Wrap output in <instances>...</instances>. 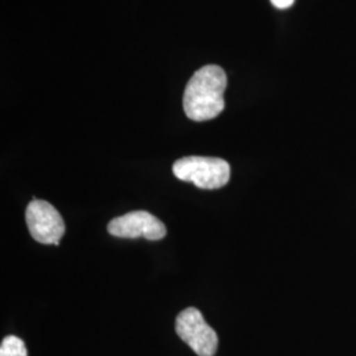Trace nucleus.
Returning a JSON list of instances; mask_svg holds the SVG:
<instances>
[{
  "mask_svg": "<svg viewBox=\"0 0 356 356\" xmlns=\"http://www.w3.org/2000/svg\"><path fill=\"white\" fill-rule=\"evenodd\" d=\"M0 356H28L26 343L15 335H8L0 344Z\"/></svg>",
  "mask_w": 356,
  "mask_h": 356,
  "instance_id": "6",
  "label": "nucleus"
},
{
  "mask_svg": "<svg viewBox=\"0 0 356 356\" xmlns=\"http://www.w3.org/2000/svg\"><path fill=\"white\" fill-rule=\"evenodd\" d=\"M227 76L218 65H206L197 70L184 92V111L195 122L214 119L225 110Z\"/></svg>",
  "mask_w": 356,
  "mask_h": 356,
  "instance_id": "1",
  "label": "nucleus"
},
{
  "mask_svg": "<svg viewBox=\"0 0 356 356\" xmlns=\"http://www.w3.org/2000/svg\"><path fill=\"white\" fill-rule=\"evenodd\" d=\"M178 337L198 356H214L218 350V335L207 325L202 313L195 307L182 310L176 319Z\"/></svg>",
  "mask_w": 356,
  "mask_h": 356,
  "instance_id": "3",
  "label": "nucleus"
},
{
  "mask_svg": "<svg viewBox=\"0 0 356 356\" xmlns=\"http://www.w3.org/2000/svg\"><path fill=\"white\" fill-rule=\"evenodd\" d=\"M173 175L200 189L214 191L229 184L231 169L229 163L219 157L188 156L173 164Z\"/></svg>",
  "mask_w": 356,
  "mask_h": 356,
  "instance_id": "2",
  "label": "nucleus"
},
{
  "mask_svg": "<svg viewBox=\"0 0 356 356\" xmlns=\"http://www.w3.org/2000/svg\"><path fill=\"white\" fill-rule=\"evenodd\" d=\"M108 232L116 238L136 239L145 238L148 241H161L166 235L165 225L148 211H131L126 216L114 218L108 226Z\"/></svg>",
  "mask_w": 356,
  "mask_h": 356,
  "instance_id": "5",
  "label": "nucleus"
},
{
  "mask_svg": "<svg viewBox=\"0 0 356 356\" xmlns=\"http://www.w3.org/2000/svg\"><path fill=\"white\" fill-rule=\"evenodd\" d=\"M26 220L29 234L36 242L60 244L65 234V222L53 204L33 198L26 206Z\"/></svg>",
  "mask_w": 356,
  "mask_h": 356,
  "instance_id": "4",
  "label": "nucleus"
},
{
  "mask_svg": "<svg viewBox=\"0 0 356 356\" xmlns=\"http://www.w3.org/2000/svg\"><path fill=\"white\" fill-rule=\"evenodd\" d=\"M270 3L279 8V10H286L289 7H292L294 0H270Z\"/></svg>",
  "mask_w": 356,
  "mask_h": 356,
  "instance_id": "7",
  "label": "nucleus"
}]
</instances>
